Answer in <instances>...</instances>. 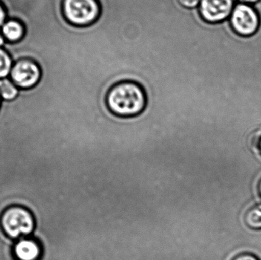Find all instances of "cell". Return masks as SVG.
Instances as JSON below:
<instances>
[{
	"mask_svg": "<svg viewBox=\"0 0 261 260\" xmlns=\"http://www.w3.org/2000/svg\"><path fill=\"white\" fill-rule=\"evenodd\" d=\"M147 91L132 80H122L110 87L105 97L107 109L116 117L130 119L144 112L147 105Z\"/></svg>",
	"mask_w": 261,
	"mask_h": 260,
	"instance_id": "cell-1",
	"label": "cell"
},
{
	"mask_svg": "<svg viewBox=\"0 0 261 260\" xmlns=\"http://www.w3.org/2000/svg\"><path fill=\"white\" fill-rule=\"evenodd\" d=\"M62 13L66 21L75 27L93 26L100 19V0H63Z\"/></svg>",
	"mask_w": 261,
	"mask_h": 260,
	"instance_id": "cell-2",
	"label": "cell"
},
{
	"mask_svg": "<svg viewBox=\"0 0 261 260\" xmlns=\"http://www.w3.org/2000/svg\"><path fill=\"white\" fill-rule=\"evenodd\" d=\"M3 233L11 239L25 238L35 229V218L32 212L20 206H12L3 211L0 216Z\"/></svg>",
	"mask_w": 261,
	"mask_h": 260,
	"instance_id": "cell-3",
	"label": "cell"
},
{
	"mask_svg": "<svg viewBox=\"0 0 261 260\" xmlns=\"http://www.w3.org/2000/svg\"><path fill=\"white\" fill-rule=\"evenodd\" d=\"M233 30L242 37H251L257 33L260 26V18L253 6L245 3L236 5L230 16Z\"/></svg>",
	"mask_w": 261,
	"mask_h": 260,
	"instance_id": "cell-4",
	"label": "cell"
},
{
	"mask_svg": "<svg viewBox=\"0 0 261 260\" xmlns=\"http://www.w3.org/2000/svg\"><path fill=\"white\" fill-rule=\"evenodd\" d=\"M9 78L21 90L33 88L41 80V67L32 58H21L14 62Z\"/></svg>",
	"mask_w": 261,
	"mask_h": 260,
	"instance_id": "cell-5",
	"label": "cell"
},
{
	"mask_svg": "<svg viewBox=\"0 0 261 260\" xmlns=\"http://www.w3.org/2000/svg\"><path fill=\"white\" fill-rule=\"evenodd\" d=\"M234 0H201L199 15L208 24L222 22L231 16Z\"/></svg>",
	"mask_w": 261,
	"mask_h": 260,
	"instance_id": "cell-6",
	"label": "cell"
},
{
	"mask_svg": "<svg viewBox=\"0 0 261 260\" xmlns=\"http://www.w3.org/2000/svg\"><path fill=\"white\" fill-rule=\"evenodd\" d=\"M14 255L18 260H39L42 253L41 244L33 238H20L14 246Z\"/></svg>",
	"mask_w": 261,
	"mask_h": 260,
	"instance_id": "cell-7",
	"label": "cell"
},
{
	"mask_svg": "<svg viewBox=\"0 0 261 260\" xmlns=\"http://www.w3.org/2000/svg\"><path fill=\"white\" fill-rule=\"evenodd\" d=\"M6 41L17 43L23 39L26 33V27L21 20L9 18L0 28Z\"/></svg>",
	"mask_w": 261,
	"mask_h": 260,
	"instance_id": "cell-8",
	"label": "cell"
},
{
	"mask_svg": "<svg viewBox=\"0 0 261 260\" xmlns=\"http://www.w3.org/2000/svg\"><path fill=\"white\" fill-rule=\"evenodd\" d=\"M21 89L18 88L10 78L0 79V97L4 101H12L19 95Z\"/></svg>",
	"mask_w": 261,
	"mask_h": 260,
	"instance_id": "cell-9",
	"label": "cell"
},
{
	"mask_svg": "<svg viewBox=\"0 0 261 260\" xmlns=\"http://www.w3.org/2000/svg\"><path fill=\"white\" fill-rule=\"evenodd\" d=\"M14 61L10 53L5 48H0V79L9 76Z\"/></svg>",
	"mask_w": 261,
	"mask_h": 260,
	"instance_id": "cell-10",
	"label": "cell"
},
{
	"mask_svg": "<svg viewBox=\"0 0 261 260\" xmlns=\"http://www.w3.org/2000/svg\"><path fill=\"white\" fill-rule=\"evenodd\" d=\"M245 223L252 229H261V204L254 206L247 212Z\"/></svg>",
	"mask_w": 261,
	"mask_h": 260,
	"instance_id": "cell-11",
	"label": "cell"
},
{
	"mask_svg": "<svg viewBox=\"0 0 261 260\" xmlns=\"http://www.w3.org/2000/svg\"><path fill=\"white\" fill-rule=\"evenodd\" d=\"M181 7L187 9H194L200 4L201 0H177Z\"/></svg>",
	"mask_w": 261,
	"mask_h": 260,
	"instance_id": "cell-12",
	"label": "cell"
},
{
	"mask_svg": "<svg viewBox=\"0 0 261 260\" xmlns=\"http://www.w3.org/2000/svg\"><path fill=\"white\" fill-rule=\"evenodd\" d=\"M9 13L4 3L0 0V28L9 18Z\"/></svg>",
	"mask_w": 261,
	"mask_h": 260,
	"instance_id": "cell-13",
	"label": "cell"
},
{
	"mask_svg": "<svg viewBox=\"0 0 261 260\" xmlns=\"http://www.w3.org/2000/svg\"><path fill=\"white\" fill-rule=\"evenodd\" d=\"M233 260H259L255 256L253 255L250 254H243L238 256L237 257L234 258Z\"/></svg>",
	"mask_w": 261,
	"mask_h": 260,
	"instance_id": "cell-14",
	"label": "cell"
},
{
	"mask_svg": "<svg viewBox=\"0 0 261 260\" xmlns=\"http://www.w3.org/2000/svg\"><path fill=\"white\" fill-rule=\"evenodd\" d=\"M6 42H7V41H6V38L3 36V33H2L1 31H0V48H3Z\"/></svg>",
	"mask_w": 261,
	"mask_h": 260,
	"instance_id": "cell-15",
	"label": "cell"
},
{
	"mask_svg": "<svg viewBox=\"0 0 261 260\" xmlns=\"http://www.w3.org/2000/svg\"><path fill=\"white\" fill-rule=\"evenodd\" d=\"M242 3H245V4H252V3H257L260 0H239Z\"/></svg>",
	"mask_w": 261,
	"mask_h": 260,
	"instance_id": "cell-16",
	"label": "cell"
},
{
	"mask_svg": "<svg viewBox=\"0 0 261 260\" xmlns=\"http://www.w3.org/2000/svg\"><path fill=\"white\" fill-rule=\"evenodd\" d=\"M259 192H260V196H261V181L260 184H259Z\"/></svg>",
	"mask_w": 261,
	"mask_h": 260,
	"instance_id": "cell-17",
	"label": "cell"
},
{
	"mask_svg": "<svg viewBox=\"0 0 261 260\" xmlns=\"http://www.w3.org/2000/svg\"><path fill=\"white\" fill-rule=\"evenodd\" d=\"M259 146H260V153H261V138L260 140V143H259Z\"/></svg>",
	"mask_w": 261,
	"mask_h": 260,
	"instance_id": "cell-18",
	"label": "cell"
},
{
	"mask_svg": "<svg viewBox=\"0 0 261 260\" xmlns=\"http://www.w3.org/2000/svg\"><path fill=\"white\" fill-rule=\"evenodd\" d=\"M2 100H3V99H1V97H0V107H1V102H2Z\"/></svg>",
	"mask_w": 261,
	"mask_h": 260,
	"instance_id": "cell-19",
	"label": "cell"
}]
</instances>
